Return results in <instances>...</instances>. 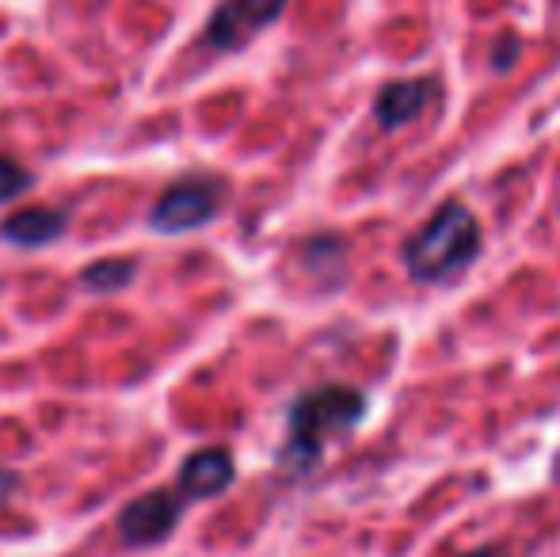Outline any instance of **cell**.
<instances>
[{"label": "cell", "mask_w": 560, "mask_h": 557, "mask_svg": "<svg viewBox=\"0 0 560 557\" xmlns=\"http://www.w3.org/2000/svg\"><path fill=\"white\" fill-rule=\"evenodd\" d=\"M485 233L465 202L446 199L412 237L400 245V264L420 287H446L480 260Z\"/></svg>", "instance_id": "1"}, {"label": "cell", "mask_w": 560, "mask_h": 557, "mask_svg": "<svg viewBox=\"0 0 560 557\" xmlns=\"http://www.w3.org/2000/svg\"><path fill=\"white\" fill-rule=\"evenodd\" d=\"M366 420V394L354 386H317L302 394L287 413V462L294 474H310L325 459V446Z\"/></svg>", "instance_id": "2"}, {"label": "cell", "mask_w": 560, "mask_h": 557, "mask_svg": "<svg viewBox=\"0 0 560 557\" xmlns=\"http://www.w3.org/2000/svg\"><path fill=\"white\" fill-rule=\"evenodd\" d=\"M218 207H222V187L210 179H184L161 195V202L153 207V225L161 233L199 230L218 214Z\"/></svg>", "instance_id": "3"}, {"label": "cell", "mask_w": 560, "mask_h": 557, "mask_svg": "<svg viewBox=\"0 0 560 557\" xmlns=\"http://www.w3.org/2000/svg\"><path fill=\"white\" fill-rule=\"evenodd\" d=\"M287 8V0H225L207 23V43L214 50H236L248 43L256 31H264L267 23L279 20V12Z\"/></svg>", "instance_id": "4"}, {"label": "cell", "mask_w": 560, "mask_h": 557, "mask_svg": "<svg viewBox=\"0 0 560 557\" xmlns=\"http://www.w3.org/2000/svg\"><path fill=\"white\" fill-rule=\"evenodd\" d=\"M176 523H179V500L164 489L130 500V504L122 508V515H118V531H122V538L130 546L164 543Z\"/></svg>", "instance_id": "5"}, {"label": "cell", "mask_w": 560, "mask_h": 557, "mask_svg": "<svg viewBox=\"0 0 560 557\" xmlns=\"http://www.w3.org/2000/svg\"><path fill=\"white\" fill-rule=\"evenodd\" d=\"M431 92H435V84L423 81V77H416V81L385 84V89L377 92V100H374L377 127H382V130H400V127H408V123H416L423 112H428Z\"/></svg>", "instance_id": "6"}, {"label": "cell", "mask_w": 560, "mask_h": 557, "mask_svg": "<svg viewBox=\"0 0 560 557\" xmlns=\"http://www.w3.org/2000/svg\"><path fill=\"white\" fill-rule=\"evenodd\" d=\"M233 459L229 451H199L184 462V474H179V489L184 497H218L233 485Z\"/></svg>", "instance_id": "7"}, {"label": "cell", "mask_w": 560, "mask_h": 557, "mask_svg": "<svg viewBox=\"0 0 560 557\" xmlns=\"http://www.w3.org/2000/svg\"><path fill=\"white\" fill-rule=\"evenodd\" d=\"M61 225L66 218L50 207H31L12 214L4 225H0V237L12 241V245H46V241L61 237Z\"/></svg>", "instance_id": "8"}, {"label": "cell", "mask_w": 560, "mask_h": 557, "mask_svg": "<svg viewBox=\"0 0 560 557\" xmlns=\"http://www.w3.org/2000/svg\"><path fill=\"white\" fill-rule=\"evenodd\" d=\"M133 260H100V264H92V268H84V276L81 282L89 290H118V287H126V282L133 279Z\"/></svg>", "instance_id": "9"}, {"label": "cell", "mask_w": 560, "mask_h": 557, "mask_svg": "<svg viewBox=\"0 0 560 557\" xmlns=\"http://www.w3.org/2000/svg\"><path fill=\"white\" fill-rule=\"evenodd\" d=\"M31 184V176L20 169V164H12L8 156H0V202L15 199V195L23 192V187Z\"/></svg>", "instance_id": "10"}, {"label": "cell", "mask_w": 560, "mask_h": 557, "mask_svg": "<svg viewBox=\"0 0 560 557\" xmlns=\"http://www.w3.org/2000/svg\"><path fill=\"white\" fill-rule=\"evenodd\" d=\"M515 54H518L515 38H503V50L500 54L492 50V69H500V73H503V69H511V66H515Z\"/></svg>", "instance_id": "11"}, {"label": "cell", "mask_w": 560, "mask_h": 557, "mask_svg": "<svg viewBox=\"0 0 560 557\" xmlns=\"http://www.w3.org/2000/svg\"><path fill=\"white\" fill-rule=\"evenodd\" d=\"M12 489H15V477L8 474V469H0V500H4V497H8V492H12Z\"/></svg>", "instance_id": "12"}, {"label": "cell", "mask_w": 560, "mask_h": 557, "mask_svg": "<svg viewBox=\"0 0 560 557\" xmlns=\"http://www.w3.org/2000/svg\"><path fill=\"white\" fill-rule=\"evenodd\" d=\"M462 557H495L492 546H480V550H469V554H462Z\"/></svg>", "instance_id": "13"}]
</instances>
